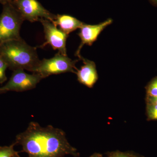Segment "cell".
I'll use <instances>...</instances> for the list:
<instances>
[{"label": "cell", "mask_w": 157, "mask_h": 157, "mask_svg": "<svg viewBox=\"0 0 157 157\" xmlns=\"http://www.w3.org/2000/svg\"><path fill=\"white\" fill-rule=\"evenodd\" d=\"M11 1H12V0H0V3L3 5H4V4H6V3L11 2Z\"/></svg>", "instance_id": "obj_18"}, {"label": "cell", "mask_w": 157, "mask_h": 157, "mask_svg": "<svg viewBox=\"0 0 157 157\" xmlns=\"http://www.w3.org/2000/svg\"><path fill=\"white\" fill-rule=\"evenodd\" d=\"M8 66L4 59L0 56V84L4 83L7 80L6 70Z\"/></svg>", "instance_id": "obj_15"}, {"label": "cell", "mask_w": 157, "mask_h": 157, "mask_svg": "<svg viewBox=\"0 0 157 157\" xmlns=\"http://www.w3.org/2000/svg\"><path fill=\"white\" fill-rule=\"evenodd\" d=\"M107 157H144L132 152H121L119 151L108 152Z\"/></svg>", "instance_id": "obj_13"}, {"label": "cell", "mask_w": 157, "mask_h": 157, "mask_svg": "<svg viewBox=\"0 0 157 157\" xmlns=\"http://www.w3.org/2000/svg\"><path fill=\"white\" fill-rule=\"evenodd\" d=\"M44 78L40 73H33L28 74L23 70L13 71L9 81L2 87L7 92L9 91L23 92L33 89L41 80Z\"/></svg>", "instance_id": "obj_6"}, {"label": "cell", "mask_w": 157, "mask_h": 157, "mask_svg": "<svg viewBox=\"0 0 157 157\" xmlns=\"http://www.w3.org/2000/svg\"><path fill=\"white\" fill-rule=\"evenodd\" d=\"M90 157H103V155L101 154L100 153H95L93 154L92 155H91Z\"/></svg>", "instance_id": "obj_17"}, {"label": "cell", "mask_w": 157, "mask_h": 157, "mask_svg": "<svg viewBox=\"0 0 157 157\" xmlns=\"http://www.w3.org/2000/svg\"><path fill=\"white\" fill-rule=\"evenodd\" d=\"M145 88L146 96L157 97V76L148 82Z\"/></svg>", "instance_id": "obj_12"}, {"label": "cell", "mask_w": 157, "mask_h": 157, "mask_svg": "<svg viewBox=\"0 0 157 157\" xmlns=\"http://www.w3.org/2000/svg\"><path fill=\"white\" fill-rule=\"evenodd\" d=\"M15 143L12 144L9 146H0V157H13L18 154V152L14 150Z\"/></svg>", "instance_id": "obj_11"}, {"label": "cell", "mask_w": 157, "mask_h": 157, "mask_svg": "<svg viewBox=\"0 0 157 157\" xmlns=\"http://www.w3.org/2000/svg\"><path fill=\"white\" fill-rule=\"evenodd\" d=\"M36 48L27 44L21 38L9 40L0 44V56L10 70L34 73L40 61Z\"/></svg>", "instance_id": "obj_2"}, {"label": "cell", "mask_w": 157, "mask_h": 157, "mask_svg": "<svg viewBox=\"0 0 157 157\" xmlns=\"http://www.w3.org/2000/svg\"><path fill=\"white\" fill-rule=\"evenodd\" d=\"M24 20L11 2L3 5L0 15V44L21 39L20 31Z\"/></svg>", "instance_id": "obj_3"}, {"label": "cell", "mask_w": 157, "mask_h": 157, "mask_svg": "<svg viewBox=\"0 0 157 157\" xmlns=\"http://www.w3.org/2000/svg\"><path fill=\"white\" fill-rule=\"evenodd\" d=\"M14 143L21 145L29 157L79 156L63 130L52 125L42 127L36 122H31L25 131L17 135Z\"/></svg>", "instance_id": "obj_1"}, {"label": "cell", "mask_w": 157, "mask_h": 157, "mask_svg": "<svg viewBox=\"0 0 157 157\" xmlns=\"http://www.w3.org/2000/svg\"><path fill=\"white\" fill-rule=\"evenodd\" d=\"M11 3L24 21L34 22L45 19L53 23L55 20L56 15L45 9L37 0H12Z\"/></svg>", "instance_id": "obj_5"}, {"label": "cell", "mask_w": 157, "mask_h": 157, "mask_svg": "<svg viewBox=\"0 0 157 157\" xmlns=\"http://www.w3.org/2000/svg\"><path fill=\"white\" fill-rule=\"evenodd\" d=\"M145 101L146 104L157 105V97L146 96Z\"/></svg>", "instance_id": "obj_16"}, {"label": "cell", "mask_w": 157, "mask_h": 157, "mask_svg": "<svg viewBox=\"0 0 157 157\" xmlns=\"http://www.w3.org/2000/svg\"><path fill=\"white\" fill-rule=\"evenodd\" d=\"M13 157H20V156L18 154H17L15 155Z\"/></svg>", "instance_id": "obj_21"}, {"label": "cell", "mask_w": 157, "mask_h": 157, "mask_svg": "<svg viewBox=\"0 0 157 157\" xmlns=\"http://www.w3.org/2000/svg\"><path fill=\"white\" fill-rule=\"evenodd\" d=\"M113 20L108 18L105 21L97 25H88L84 23L80 29L78 34L81 39V43L75 53V56L80 59L82 56L80 51L85 45L91 46L98 39L99 35L108 26L112 24Z\"/></svg>", "instance_id": "obj_8"}, {"label": "cell", "mask_w": 157, "mask_h": 157, "mask_svg": "<svg viewBox=\"0 0 157 157\" xmlns=\"http://www.w3.org/2000/svg\"><path fill=\"white\" fill-rule=\"evenodd\" d=\"M146 113L148 120H157V105L146 104Z\"/></svg>", "instance_id": "obj_14"}, {"label": "cell", "mask_w": 157, "mask_h": 157, "mask_svg": "<svg viewBox=\"0 0 157 157\" xmlns=\"http://www.w3.org/2000/svg\"><path fill=\"white\" fill-rule=\"evenodd\" d=\"M79 60L78 59L73 60L67 56L58 52L52 58L44 59L40 60L34 73H40L44 78L50 75L69 72L76 73L78 70L76 64Z\"/></svg>", "instance_id": "obj_4"}, {"label": "cell", "mask_w": 157, "mask_h": 157, "mask_svg": "<svg viewBox=\"0 0 157 157\" xmlns=\"http://www.w3.org/2000/svg\"><path fill=\"white\" fill-rule=\"evenodd\" d=\"M149 1L153 5L157 7V0H149Z\"/></svg>", "instance_id": "obj_19"}, {"label": "cell", "mask_w": 157, "mask_h": 157, "mask_svg": "<svg viewBox=\"0 0 157 157\" xmlns=\"http://www.w3.org/2000/svg\"><path fill=\"white\" fill-rule=\"evenodd\" d=\"M52 23L59 26L61 30L69 35L72 32L80 29L84 23L70 15L57 14Z\"/></svg>", "instance_id": "obj_10"}, {"label": "cell", "mask_w": 157, "mask_h": 157, "mask_svg": "<svg viewBox=\"0 0 157 157\" xmlns=\"http://www.w3.org/2000/svg\"><path fill=\"white\" fill-rule=\"evenodd\" d=\"M44 29L45 42L37 48H43L46 45L51 46L54 50H57L59 53L67 55L66 43L69 35L63 32L57 26L48 20H40Z\"/></svg>", "instance_id": "obj_7"}, {"label": "cell", "mask_w": 157, "mask_h": 157, "mask_svg": "<svg viewBox=\"0 0 157 157\" xmlns=\"http://www.w3.org/2000/svg\"><path fill=\"white\" fill-rule=\"evenodd\" d=\"M83 65L79 70H76V74L79 83L91 88L98 79V75L95 62L81 57Z\"/></svg>", "instance_id": "obj_9"}, {"label": "cell", "mask_w": 157, "mask_h": 157, "mask_svg": "<svg viewBox=\"0 0 157 157\" xmlns=\"http://www.w3.org/2000/svg\"><path fill=\"white\" fill-rule=\"evenodd\" d=\"M6 93L5 91H4V90L2 88V87H0V94H4V93Z\"/></svg>", "instance_id": "obj_20"}]
</instances>
